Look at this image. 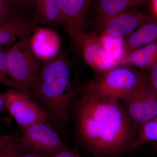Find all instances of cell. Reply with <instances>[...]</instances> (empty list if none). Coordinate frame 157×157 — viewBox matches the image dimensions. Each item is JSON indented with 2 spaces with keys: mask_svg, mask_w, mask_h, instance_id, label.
Segmentation results:
<instances>
[{
  "mask_svg": "<svg viewBox=\"0 0 157 157\" xmlns=\"http://www.w3.org/2000/svg\"><path fill=\"white\" fill-rule=\"evenodd\" d=\"M74 108L77 135L90 153L119 157L132 151L137 128L120 101L97 95L86 88Z\"/></svg>",
  "mask_w": 157,
  "mask_h": 157,
  "instance_id": "obj_1",
  "label": "cell"
},
{
  "mask_svg": "<svg viewBox=\"0 0 157 157\" xmlns=\"http://www.w3.org/2000/svg\"><path fill=\"white\" fill-rule=\"evenodd\" d=\"M39 66L36 80L31 90L51 118L61 125L70 118L75 91L70 80V63L63 54Z\"/></svg>",
  "mask_w": 157,
  "mask_h": 157,
  "instance_id": "obj_2",
  "label": "cell"
},
{
  "mask_svg": "<svg viewBox=\"0 0 157 157\" xmlns=\"http://www.w3.org/2000/svg\"><path fill=\"white\" fill-rule=\"evenodd\" d=\"M146 81L142 71L121 65L100 74L89 83L86 88L100 97L122 101L130 98Z\"/></svg>",
  "mask_w": 157,
  "mask_h": 157,
  "instance_id": "obj_3",
  "label": "cell"
},
{
  "mask_svg": "<svg viewBox=\"0 0 157 157\" xmlns=\"http://www.w3.org/2000/svg\"><path fill=\"white\" fill-rule=\"evenodd\" d=\"M30 36L13 43L7 49L6 56L11 78L22 93L31 97V90L36 80L39 66L30 45Z\"/></svg>",
  "mask_w": 157,
  "mask_h": 157,
  "instance_id": "obj_4",
  "label": "cell"
},
{
  "mask_svg": "<svg viewBox=\"0 0 157 157\" xmlns=\"http://www.w3.org/2000/svg\"><path fill=\"white\" fill-rule=\"evenodd\" d=\"M4 106L22 130L33 124L47 123L51 118L44 108L31 100V97L10 89L2 94Z\"/></svg>",
  "mask_w": 157,
  "mask_h": 157,
  "instance_id": "obj_5",
  "label": "cell"
},
{
  "mask_svg": "<svg viewBox=\"0 0 157 157\" xmlns=\"http://www.w3.org/2000/svg\"><path fill=\"white\" fill-rule=\"evenodd\" d=\"M155 17L135 9L106 18L94 20L93 25L96 33L117 39L128 36Z\"/></svg>",
  "mask_w": 157,
  "mask_h": 157,
  "instance_id": "obj_6",
  "label": "cell"
},
{
  "mask_svg": "<svg viewBox=\"0 0 157 157\" xmlns=\"http://www.w3.org/2000/svg\"><path fill=\"white\" fill-rule=\"evenodd\" d=\"M24 149L43 155L52 154L68 147L47 123H37L22 130L20 137Z\"/></svg>",
  "mask_w": 157,
  "mask_h": 157,
  "instance_id": "obj_7",
  "label": "cell"
},
{
  "mask_svg": "<svg viewBox=\"0 0 157 157\" xmlns=\"http://www.w3.org/2000/svg\"><path fill=\"white\" fill-rule=\"evenodd\" d=\"M121 103L127 116L137 130L157 116V93L147 79L136 92Z\"/></svg>",
  "mask_w": 157,
  "mask_h": 157,
  "instance_id": "obj_8",
  "label": "cell"
},
{
  "mask_svg": "<svg viewBox=\"0 0 157 157\" xmlns=\"http://www.w3.org/2000/svg\"><path fill=\"white\" fill-rule=\"evenodd\" d=\"M102 38L94 32H85L74 42L80 48L85 62L99 75L115 67Z\"/></svg>",
  "mask_w": 157,
  "mask_h": 157,
  "instance_id": "obj_9",
  "label": "cell"
},
{
  "mask_svg": "<svg viewBox=\"0 0 157 157\" xmlns=\"http://www.w3.org/2000/svg\"><path fill=\"white\" fill-rule=\"evenodd\" d=\"M61 25L74 42L85 32L91 0H59Z\"/></svg>",
  "mask_w": 157,
  "mask_h": 157,
  "instance_id": "obj_10",
  "label": "cell"
},
{
  "mask_svg": "<svg viewBox=\"0 0 157 157\" xmlns=\"http://www.w3.org/2000/svg\"><path fill=\"white\" fill-rule=\"evenodd\" d=\"M32 35L29 38L30 45L38 60L48 61L58 54L60 42L55 31L45 28L36 27Z\"/></svg>",
  "mask_w": 157,
  "mask_h": 157,
  "instance_id": "obj_11",
  "label": "cell"
},
{
  "mask_svg": "<svg viewBox=\"0 0 157 157\" xmlns=\"http://www.w3.org/2000/svg\"><path fill=\"white\" fill-rule=\"evenodd\" d=\"M36 27L29 17L19 13L0 24V47H7L30 36Z\"/></svg>",
  "mask_w": 157,
  "mask_h": 157,
  "instance_id": "obj_12",
  "label": "cell"
},
{
  "mask_svg": "<svg viewBox=\"0 0 157 157\" xmlns=\"http://www.w3.org/2000/svg\"><path fill=\"white\" fill-rule=\"evenodd\" d=\"M29 18L36 26L42 24L55 28L61 25L59 0H36Z\"/></svg>",
  "mask_w": 157,
  "mask_h": 157,
  "instance_id": "obj_13",
  "label": "cell"
},
{
  "mask_svg": "<svg viewBox=\"0 0 157 157\" xmlns=\"http://www.w3.org/2000/svg\"><path fill=\"white\" fill-rule=\"evenodd\" d=\"M157 41V17L144 25L133 33L126 37L123 46L125 57L138 48Z\"/></svg>",
  "mask_w": 157,
  "mask_h": 157,
  "instance_id": "obj_14",
  "label": "cell"
},
{
  "mask_svg": "<svg viewBox=\"0 0 157 157\" xmlns=\"http://www.w3.org/2000/svg\"><path fill=\"white\" fill-rule=\"evenodd\" d=\"M148 0H99L94 20L102 19L123 12L138 9Z\"/></svg>",
  "mask_w": 157,
  "mask_h": 157,
  "instance_id": "obj_15",
  "label": "cell"
},
{
  "mask_svg": "<svg viewBox=\"0 0 157 157\" xmlns=\"http://www.w3.org/2000/svg\"><path fill=\"white\" fill-rule=\"evenodd\" d=\"M126 66L144 70L157 64V41L133 51L125 58Z\"/></svg>",
  "mask_w": 157,
  "mask_h": 157,
  "instance_id": "obj_16",
  "label": "cell"
},
{
  "mask_svg": "<svg viewBox=\"0 0 157 157\" xmlns=\"http://www.w3.org/2000/svg\"><path fill=\"white\" fill-rule=\"evenodd\" d=\"M157 142V116L140 125L137 130V137L132 151L143 144Z\"/></svg>",
  "mask_w": 157,
  "mask_h": 157,
  "instance_id": "obj_17",
  "label": "cell"
},
{
  "mask_svg": "<svg viewBox=\"0 0 157 157\" xmlns=\"http://www.w3.org/2000/svg\"><path fill=\"white\" fill-rule=\"evenodd\" d=\"M8 48L7 47H0V84L22 93L20 88L14 82L9 74L6 56Z\"/></svg>",
  "mask_w": 157,
  "mask_h": 157,
  "instance_id": "obj_18",
  "label": "cell"
},
{
  "mask_svg": "<svg viewBox=\"0 0 157 157\" xmlns=\"http://www.w3.org/2000/svg\"><path fill=\"white\" fill-rule=\"evenodd\" d=\"M24 149L19 138L10 135L0 134V153L11 154Z\"/></svg>",
  "mask_w": 157,
  "mask_h": 157,
  "instance_id": "obj_19",
  "label": "cell"
},
{
  "mask_svg": "<svg viewBox=\"0 0 157 157\" xmlns=\"http://www.w3.org/2000/svg\"><path fill=\"white\" fill-rule=\"evenodd\" d=\"M19 13L17 0H0V24Z\"/></svg>",
  "mask_w": 157,
  "mask_h": 157,
  "instance_id": "obj_20",
  "label": "cell"
},
{
  "mask_svg": "<svg viewBox=\"0 0 157 157\" xmlns=\"http://www.w3.org/2000/svg\"><path fill=\"white\" fill-rule=\"evenodd\" d=\"M140 71L143 72L150 84L157 93V64L146 70Z\"/></svg>",
  "mask_w": 157,
  "mask_h": 157,
  "instance_id": "obj_21",
  "label": "cell"
},
{
  "mask_svg": "<svg viewBox=\"0 0 157 157\" xmlns=\"http://www.w3.org/2000/svg\"><path fill=\"white\" fill-rule=\"evenodd\" d=\"M45 157H81L78 151L71 149L69 147L54 153L52 154L45 155Z\"/></svg>",
  "mask_w": 157,
  "mask_h": 157,
  "instance_id": "obj_22",
  "label": "cell"
},
{
  "mask_svg": "<svg viewBox=\"0 0 157 157\" xmlns=\"http://www.w3.org/2000/svg\"><path fill=\"white\" fill-rule=\"evenodd\" d=\"M20 12L24 14L25 12L31 11L36 0H17Z\"/></svg>",
  "mask_w": 157,
  "mask_h": 157,
  "instance_id": "obj_23",
  "label": "cell"
},
{
  "mask_svg": "<svg viewBox=\"0 0 157 157\" xmlns=\"http://www.w3.org/2000/svg\"><path fill=\"white\" fill-rule=\"evenodd\" d=\"M45 155L23 149L17 152L11 157H45Z\"/></svg>",
  "mask_w": 157,
  "mask_h": 157,
  "instance_id": "obj_24",
  "label": "cell"
},
{
  "mask_svg": "<svg viewBox=\"0 0 157 157\" xmlns=\"http://www.w3.org/2000/svg\"><path fill=\"white\" fill-rule=\"evenodd\" d=\"M152 7L155 16L157 17V0H152Z\"/></svg>",
  "mask_w": 157,
  "mask_h": 157,
  "instance_id": "obj_25",
  "label": "cell"
},
{
  "mask_svg": "<svg viewBox=\"0 0 157 157\" xmlns=\"http://www.w3.org/2000/svg\"><path fill=\"white\" fill-rule=\"evenodd\" d=\"M16 153L11 154H4L0 153V157H11L14 154Z\"/></svg>",
  "mask_w": 157,
  "mask_h": 157,
  "instance_id": "obj_26",
  "label": "cell"
},
{
  "mask_svg": "<svg viewBox=\"0 0 157 157\" xmlns=\"http://www.w3.org/2000/svg\"><path fill=\"white\" fill-rule=\"evenodd\" d=\"M4 106V101H3L2 97V95L0 96V110Z\"/></svg>",
  "mask_w": 157,
  "mask_h": 157,
  "instance_id": "obj_27",
  "label": "cell"
},
{
  "mask_svg": "<svg viewBox=\"0 0 157 157\" xmlns=\"http://www.w3.org/2000/svg\"><path fill=\"white\" fill-rule=\"evenodd\" d=\"M155 149L157 151V142H155Z\"/></svg>",
  "mask_w": 157,
  "mask_h": 157,
  "instance_id": "obj_28",
  "label": "cell"
},
{
  "mask_svg": "<svg viewBox=\"0 0 157 157\" xmlns=\"http://www.w3.org/2000/svg\"></svg>",
  "mask_w": 157,
  "mask_h": 157,
  "instance_id": "obj_29",
  "label": "cell"
},
{
  "mask_svg": "<svg viewBox=\"0 0 157 157\" xmlns=\"http://www.w3.org/2000/svg\"><path fill=\"white\" fill-rule=\"evenodd\" d=\"M1 95H2V94H0V96H1Z\"/></svg>",
  "mask_w": 157,
  "mask_h": 157,
  "instance_id": "obj_30",
  "label": "cell"
}]
</instances>
